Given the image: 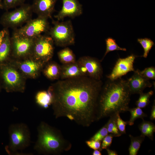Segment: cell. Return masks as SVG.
<instances>
[{
    "label": "cell",
    "instance_id": "26",
    "mask_svg": "<svg viewBox=\"0 0 155 155\" xmlns=\"http://www.w3.org/2000/svg\"><path fill=\"white\" fill-rule=\"evenodd\" d=\"M153 94L154 92L152 90L146 93L143 92L140 94L139 97L135 103L137 107L141 108H145L149 104L150 99Z\"/></svg>",
    "mask_w": 155,
    "mask_h": 155
},
{
    "label": "cell",
    "instance_id": "9",
    "mask_svg": "<svg viewBox=\"0 0 155 155\" xmlns=\"http://www.w3.org/2000/svg\"><path fill=\"white\" fill-rule=\"evenodd\" d=\"M50 28L48 18L38 16L32 19L23 26L13 30V31L23 36L34 39L43 32H48Z\"/></svg>",
    "mask_w": 155,
    "mask_h": 155
},
{
    "label": "cell",
    "instance_id": "28",
    "mask_svg": "<svg viewBox=\"0 0 155 155\" xmlns=\"http://www.w3.org/2000/svg\"><path fill=\"white\" fill-rule=\"evenodd\" d=\"M25 0H3V8L6 9L16 7L24 3Z\"/></svg>",
    "mask_w": 155,
    "mask_h": 155
},
{
    "label": "cell",
    "instance_id": "14",
    "mask_svg": "<svg viewBox=\"0 0 155 155\" xmlns=\"http://www.w3.org/2000/svg\"><path fill=\"white\" fill-rule=\"evenodd\" d=\"M62 6L58 13L54 16L58 21L63 20L67 17L73 18L82 14V5L78 0H62Z\"/></svg>",
    "mask_w": 155,
    "mask_h": 155
},
{
    "label": "cell",
    "instance_id": "10",
    "mask_svg": "<svg viewBox=\"0 0 155 155\" xmlns=\"http://www.w3.org/2000/svg\"><path fill=\"white\" fill-rule=\"evenodd\" d=\"M11 52L17 59H24L31 56L34 39L22 36L14 31L10 38Z\"/></svg>",
    "mask_w": 155,
    "mask_h": 155
},
{
    "label": "cell",
    "instance_id": "20",
    "mask_svg": "<svg viewBox=\"0 0 155 155\" xmlns=\"http://www.w3.org/2000/svg\"><path fill=\"white\" fill-rule=\"evenodd\" d=\"M61 68L57 63L51 62L48 64L43 70L44 75L51 80L58 79L60 77Z\"/></svg>",
    "mask_w": 155,
    "mask_h": 155
},
{
    "label": "cell",
    "instance_id": "34",
    "mask_svg": "<svg viewBox=\"0 0 155 155\" xmlns=\"http://www.w3.org/2000/svg\"><path fill=\"white\" fill-rule=\"evenodd\" d=\"M87 145L90 148L94 150H99L101 145V142L90 140L86 141Z\"/></svg>",
    "mask_w": 155,
    "mask_h": 155
},
{
    "label": "cell",
    "instance_id": "5",
    "mask_svg": "<svg viewBox=\"0 0 155 155\" xmlns=\"http://www.w3.org/2000/svg\"><path fill=\"white\" fill-rule=\"evenodd\" d=\"M1 64L0 73L6 91L24 92L25 89L24 76L15 65Z\"/></svg>",
    "mask_w": 155,
    "mask_h": 155
},
{
    "label": "cell",
    "instance_id": "16",
    "mask_svg": "<svg viewBox=\"0 0 155 155\" xmlns=\"http://www.w3.org/2000/svg\"><path fill=\"white\" fill-rule=\"evenodd\" d=\"M57 0H34L31 5L33 12L38 16L52 18Z\"/></svg>",
    "mask_w": 155,
    "mask_h": 155
},
{
    "label": "cell",
    "instance_id": "38",
    "mask_svg": "<svg viewBox=\"0 0 155 155\" xmlns=\"http://www.w3.org/2000/svg\"><path fill=\"white\" fill-rule=\"evenodd\" d=\"M92 155H101L102 154L100 151L99 150H94L93 151Z\"/></svg>",
    "mask_w": 155,
    "mask_h": 155
},
{
    "label": "cell",
    "instance_id": "39",
    "mask_svg": "<svg viewBox=\"0 0 155 155\" xmlns=\"http://www.w3.org/2000/svg\"><path fill=\"white\" fill-rule=\"evenodd\" d=\"M0 8L1 9L3 8V3L1 0H0Z\"/></svg>",
    "mask_w": 155,
    "mask_h": 155
},
{
    "label": "cell",
    "instance_id": "33",
    "mask_svg": "<svg viewBox=\"0 0 155 155\" xmlns=\"http://www.w3.org/2000/svg\"><path fill=\"white\" fill-rule=\"evenodd\" d=\"M139 128L145 129L154 132L155 131V125L153 123L143 120V121L138 126Z\"/></svg>",
    "mask_w": 155,
    "mask_h": 155
},
{
    "label": "cell",
    "instance_id": "1",
    "mask_svg": "<svg viewBox=\"0 0 155 155\" xmlns=\"http://www.w3.org/2000/svg\"><path fill=\"white\" fill-rule=\"evenodd\" d=\"M101 80L82 76L61 79L49 87L56 118L65 117L77 124L89 127L96 121Z\"/></svg>",
    "mask_w": 155,
    "mask_h": 155
},
{
    "label": "cell",
    "instance_id": "13",
    "mask_svg": "<svg viewBox=\"0 0 155 155\" xmlns=\"http://www.w3.org/2000/svg\"><path fill=\"white\" fill-rule=\"evenodd\" d=\"M15 64L24 76L34 78L38 76L44 64L30 56L17 62Z\"/></svg>",
    "mask_w": 155,
    "mask_h": 155
},
{
    "label": "cell",
    "instance_id": "36",
    "mask_svg": "<svg viewBox=\"0 0 155 155\" xmlns=\"http://www.w3.org/2000/svg\"><path fill=\"white\" fill-rule=\"evenodd\" d=\"M8 31L7 30L5 29L0 31V46Z\"/></svg>",
    "mask_w": 155,
    "mask_h": 155
},
{
    "label": "cell",
    "instance_id": "3",
    "mask_svg": "<svg viewBox=\"0 0 155 155\" xmlns=\"http://www.w3.org/2000/svg\"><path fill=\"white\" fill-rule=\"evenodd\" d=\"M37 139L34 148L40 154H59L69 150L71 143L57 129L42 121L37 128Z\"/></svg>",
    "mask_w": 155,
    "mask_h": 155
},
{
    "label": "cell",
    "instance_id": "2",
    "mask_svg": "<svg viewBox=\"0 0 155 155\" xmlns=\"http://www.w3.org/2000/svg\"><path fill=\"white\" fill-rule=\"evenodd\" d=\"M131 94L126 80H108L99 95L96 121L127 111Z\"/></svg>",
    "mask_w": 155,
    "mask_h": 155
},
{
    "label": "cell",
    "instance_id": "6",
    "mask_svg": "<svg viewBox=\"0 0 155 155\" xmlns=\"http://www.w3.org/2000/svg\"><path fill=\"white\" fill-rule=\"evenodd\" d=\"M53 27L48 32L54 43L57 46L66 47L75 42L74 31L70 20L65 22L53 20Z\"/></svg>",
    "mask_w": 155,
    "mask_h": 155
},
{
    "label": "cell",
    "instance_id": "18",
    "mask_svg": "<svg viewBox=\"0 0 155 155\" xmlns=\"http://www.w3.org/2000/svg\"><path fill=\"white\" fill-rule=\"evenodd\" d=\"M35 99L36 103L40 107L47 108L52 104L53 96L49 87L47 91H42L36 94Z\"/></svg>",
    "mask_w": 155,
    "mask_h": 155
},
{
    "label": "cell",
    "instance_id": "23",
    "mask_svg": "<svg viewBox=\"0 0 155 155\" xmlns=\"http://www.w3.org/2000/svg\"><path fill=\"white\" fill-rule=\"evenodd\" d=\"M127 111L130 113V119L127 121L128 124L130 126L134 124L135 120L137 119L141 118L143 120L144 117L147 116V114L144 112L142 108L137 107L131 108H129Z\"/></svg>",
    "mask_w": 155,
    "mask_h": 155
},
{
    "label": "cell",
    "instance_id": "22",
    "mask_svg": "<svg viewBox=\"0 0 155 155\" xmlns=\"http://www.w3.org/2000/svg\"><path fill=\"white\" fill-rule=\"evenodd\" d=\"M129 136L131 141L128 149L129 155H136L144 140L145 136L142 135L136 137H134L131 135H129Z\"/></svg>",
    "mask_w": 155,
    "mask_h": 155
},
{
    "label": "cell",
    "instance_id": "32",
    "mask_svg": "<svg viewBox=\"0 0 155 155\" xmlns=\"http://www.w3.org/2000/svg\"><path fill=\"white\" fill-rule=\"evenodd\" d=\"M113 137V136L111 134H108L106 135L102 141V142L99 150L101 151L102 150L109 148L112 143Z\"/></svg>",
    "mask_w": 155,
    "mask_h": 155
},
{
    "label": "cell",
    "instance_id": "25",
    "mask_svg": "<svg viewBox=\"0 0 155 155\" xmlns=\"http://www.w3.org/2000/svg\"><path fill=\"white\" fill-rule=\"evenodd\" d=\"M106 45V51L102 59V61L109 52L116 50H121L126 51L127 49L125 48H121L118 46L117 43L115 40L113 38L109 37L105 39Z\"/></svg>",
    "mask_w": 155,
    "mask_h": 155
},
{
    "label": "cell",
    "instance_id": "19",
    "mask_svg": "<svg viewBox=\"0 0 155 155\" xmlns=\"http://www.w3.org/2000/svg\"><path fill=\"white\" fill-rule=\"evenodd\" d=\"M11 52V39L8 31L0 46V63H2L6 60Z\"/></svg>",
    "mask_w": 155,
    "mask_h": 155
},
{
    "label": "cell",
    "instance_id": "24",
    "mask_svg": "<svg viewBox=\"0 0 155 155\" xmlns=\"http://www.w3.org/2000/svg\"><path fill=\"white\" fill-rule=\"evenodd\" d=\"M116 115L110 116L109 120L106 123L108 133L112 134L113 137H119L122 135L119 131L116 124Z\"/></svg>",
    "mask_w": 155,
    "mask_h": 155
},
{
    "label": "cell",
    "instance_id": "17",
    "mask_svg": "<svg viewBox=\"0 0 155 155\" xmlns=\"http://www.w3.org/2000/svg\"><path fill=\"white\" fill-rule=\"evenodd\" d=\"M61 68L60 78L62 80L83 76L77 61L73 63L63 64Z\"/></svg>",
    "mask_w": 155,
    "mask_h": 155
},
{
    "label": "cell",
    "instance_id": "29",
    "mask_svg": "<svg viewBox=\"0 0 155 155\" xmlns=\"http://www.w3.org/2000/svg\"><path fill=\"white\" fill-rule=\"evenodd\" d=\"M108 134L106 124L90 140L101 142L103 139Z\"/></svg>",
    "mask_w": 155,
    "mask_h": 155
},
{
    "label": "cell",
    "instance_id": "4",
    "mask_svg": "<svg viewBox=\"0 0 155 155\" xmlns=\"http://www.w3.org/2000/svg\"><path fill=\"white\" fill-rule=\"evenodd\" d=\"M9 142L5 148L8 154H20L29 146L31 135L28 126L25 124L19 123L11 124L9 128Z\"/></svg>",
    "mask_w": 155,
    "mask_h": 155
},
{
    "label": "cell",
    "instance_id": "37",
    "mask_svg": "<svg viewBox=\"0 0 155 155\" xmlns=\"http://www.w3.org/2000/svg\"><path fill=\"white\" fill-rule=\"evenodd\" d=\"M108 155H117V152L115 150H113L110 149L109 148L106 149Z\"/></svg>",
    "mask_w": 155,
    "mask_h": 155
},
{
    "label": "cell",
    "instance_id": "7",
    "mask_svg": "<svg viewBox=\"0 0 155 155\" xmlns=\"http://www.w3.org/2000/svg\"><path fill=\"white\" fill-rule=\"evenodd\" d=\"M32 13L31 5L24 3L13 10L4 14L1 22L6 27L14 30L31 19Z\"/></svg>",
    "mask_w": 155,
    "mask_h": 155
},
{
    "label": "cell",
    "instance_id": "15",
    "mask_svg": "<svg viewBox=\"0 0 155 155\" xmlns=\"http://www.w3.org/2000/svg\"><path fill=\"white\" fill-rule=\"evenodd\" d=\"M126 80L131 94H140L146 88L151 87L153 85L140 73L138 69L135 70L133 75Z\"/></svg>",
    "mask_w": 155,
    "mask_h": 155
},
{
    "label": "cell",
    "instance_id": "27",
    "mask_svg": "<svg viewBox=\"0 0 155 155\" xmlns=\"http://www.w3.org/2000/svg\"><path fill=\"white\" fill-rule=\"evenodd\" d=\"M137 41L144 49V53L142 57L145 58H147L149 51L154 45V42L150 38H138Z\"/></svg>",
    "mask_w": 155,
    "mask_h": 155
},
{
    "label": "cell",
    "instance_id": "31",
    "mask_svg": "<svg viewBox=\"0 0 155 155\" xmlns=\"http://www.w3.org/2000/svg\"><path fill=\"white\" fill-rule=\"evenodd\" d=\"M116 122L118 128L121 134L126 133L125 127L128 124L127 121L123 120L121 118L119 113H117L116 115Z\"/></svg>",
    "mask_w": 155,
    "mask_h": 155
},
{
    "label": "cell",
    "instance_id": "8",
    "mask_svg": "<svg viewBox=\"0 0 155 155\" xmlns=\"http://www.w3.org/2000/svg\"><path fill=\"white\" fill-rule=\"evenodd\" d=\"M54 42L49 36L40 35L34 38L31 56L44 64L52 57Z\"/></svg>",
    "mask_w": 155,
    "mask_h": 155
},
{
    "label": "cell",
    "instance_id": "35",
    "mask_svg": "<svg viewBox=\"0 0 155 155\" xmlns=\"http://www.w3.org/2000/svg\"><path fill=\"white\" fill-rule=\"evenodd\" d=\"M150 119L152 120L155 119V100L153 104L151 111Z\"/></svg>",
    "mask_w": 155,
    "mask_h": 155
},
{
    "label": "cell",
    "instance_id": "12",
    "mask_svg": "<svg viewBox=\"0 0 155 155\" xmlns=\"http://www.w3.org/2000/svg\"><path fill=\"white\" fill-rule=\"evenodd\" d=\"M136 56L132 54L127 57L119 58L111 73L107 76L108 80H114L124 75L130 71H134L133 63Z\"/></svg>",
    "mask_w": 155,
    "mask_h": 155
},
{
    "label": "cell",
    "instance_id": "11",
    "mask_svg": "<svg viewBox=\"0 0 155 155\" xmlns=\"http://www.w3.org/2000/svg\"><path fill=\"white\" fill-rule=\"evenodd\" d=\"M83 76L100 80L103 69L100 61L95 58L88 56L80 57L77 61Z\"/></svg>",
    "mask_w": 155,
    "mask_h": 155
},
{
    "label": "cell",
    "instance_id": "30",
    "mask_svg": "<svg viewBox=\"0 0 155 155\" xmlns=\"http://www.w3.org/2000/svg\"><path fill=\"white\" fill-rule=\"evenodd\" d=\"M140 72L143 76L149 80L155 79V68L154 67L146 68L142 71L140 70Z\"/></svg>",
    "mask_w": 155,
    "mask_h": 155
},
{
    "label": "cell",
    "instance_id": "21",
    "mask_svg": "<svg viewBox=\"0 0 155 155\" xmlns=\"http://www.w3.org/2000/svg\"><path fill=\"white\" fill-rule=\"evenodd\" d=\"M57 55L59 60L63 64L73 63L76 61L74 54L68 47H65L59 51Z\"/></svg>",
    "mask_w": 155,
    "mask_h": 155
}]
</instances>
